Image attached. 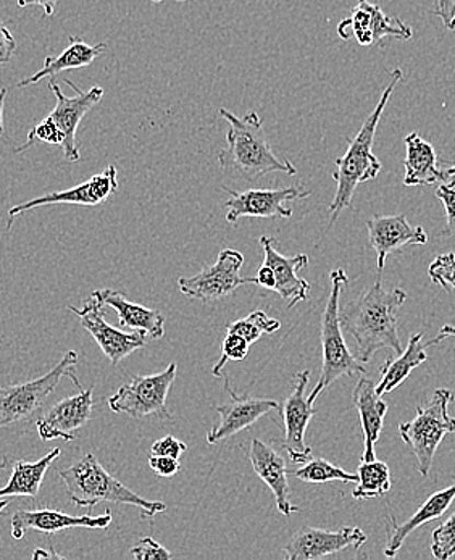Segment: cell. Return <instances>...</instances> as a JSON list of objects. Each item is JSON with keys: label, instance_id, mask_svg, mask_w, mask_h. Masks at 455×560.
Returning <instances> with one entry per match:
<instances>
[{"label": "cell", "instance_id": "2", "mask_svg": "<svg viewBox=\"0 0 455 560\" xmlns=\"http://www.w3.org/2000/svg\"><path fill=\"white\" fill-rule=\"evenodd\" d=\"M404 74L400 68H396L390 73L388 86L383 91L378 104L373 108L372 114L363 121L358 135L354 138H348V149L345 155L336 159V173H332V179L336 182L335 199L329 203V226L335 225L346 209H349L354 199L355 189L362 183L372 182L378 176L382 170V162L373 154V144H375L376 130H378L380 121H382L383 112L393 96L397 84L402 81Z\"/></svg>", "mask_w": 455, "mask_h": 560}, {"label": "cell", "instance_id": "43", "mask_svg": "<svg viewBox=\"0 0 455 560\" xmlns=\"http://www.w3.org/2000/svg\"><path fill=\"white\" fill-rule=\"evenodd\" d=\"M60 0H19L16 2V5L20 7V9H25V7H32L37 5L43 9L44 15L47 16V19H50V16L56 13L57 3H59Z\"/></svg>", "mask_w": 455, "mask_h": 560}, {"label": "cell", "instance_id": "39", "mask_svg": "<svg viewBox=\"0 0 455 560\" xmlns=\"http://www.w3.org/2000/svg\"><path fill=\"white\" fill-rule=\"evenodd\" d=\"M186 451H188V444L176 440V438L172 436V434L155 441L151 447V454H154V456H168L175 457V459H179V457H182Z\"/></svg>", "mask_w": 455, "mask_h": 560}, {"label": "cell", "instance_id": "3", "mask_svg": "<svg viewBox=\"0 0 455 560\" xmlns=\"http://www.w3.org/2000/svg\"><path fill=\"white\" fill-rule=\"evenodd\" d=\"M228 121L226 148L219 154V164L225 172H237L243 178L256 182L268 173L295 175L298 168L290 161H281L265 138L264 125L257 112H247L243 118L220 108Z\"/></svg>", "mask_w": 455, "mask_h": 560}, {"label": "cell", "instance_id": "20", "mask_svg": "<svg viewBox=\"0 0 455 560\" xmlns=\"http://www.w3.org/2000/svg\"><path fill=\"white\" fill-rule=\"evenodd\" d=\"M370 246L376 253L378 270L383 271L390 254L406 246H422L428 243L422 226L410 225L406 215H375L366 222Z\"/></svg>", "mask_w": 455, "mask_h": 560}, {"label": "cell", "instance_id": "26", "mask_svg": "<svg viewBox=\"0 0 455 560\" xmlns=\"http://www.w3.org/2000/svg\"><path fill=\"white\" fill-rule=\"evenodd\" d=\"M441 341H444V338L440 335H438V338L431 339V341H423V332L410 336L406 351L397 354L396 359H388L385 365L382 366V370H380V382L376 385V393L383 397L399 388L412 375L413 370L419 369L422 363L428 361L427 349Z\"/></svg>", "mask_w": 455, "mask_h": 560}, {"label": "cell", "instance_id": "18", "mask_svg": "<svg viewBox=\"0 0 455 560\" xmlns=\"http://www.w3.org/2000/svg\"><path fill=\"white\" fill-rule=\"evenodd\" d=\"M93 388L80 389L78 395L60 400L50 407L36 422L37 433L43 441H74V433L83 429L93 417Z\"/></svg>", "mask_w": 455, "mask_h": 560}, {"label": "cell", "instance_id": "52", "mask_svg": "<svg viewBox=\"0 0 455 560\" xmlns=\"http://www.w3.org/2000/svg\"><path fill=\"white\" fill-rule=\"evenodd\" d=\"M447 30H450V32H454V30H455V19L453 20V22H451L450 28H447Z\"/></svg>", "mask_w": 455, "mask_h": 560}, {"label": "cell", "instance_id": "44", "mask_svg": "<svg viewBox=\"0 0 455 560\" xmlns=\"http://www.w3.org/2000/svg\"><path fill=\"white\" fill-rule=\"evenodd\" d=\"M256 278L257 284L267 288V290L273 291L275 287H277V278H275L273 270L268 265H261Z\"/></svg>", "mask_w": 455, "mask_h": 560}, {"label": "cell", "instance_id": "12", "mask_svg": "<svg viewBox=\"0 0 455 560\" xmlns=\"http://www.w3.org/2000/svg\"><path fill=\"white\" fill-rule=\"evenodd\" d=\"M338 36L349 40L354 37L360 46H375L386 37L394 39H412L413 32L407 23L397 16H388L380 5L369 0H358L351 15L338 25Z\"/></svg>", "mask_w": 455, "mask_h": 560}, {"label": "cell", "instance_id": "31", "mask_svg": "<svg viewBox=\"0 0 455 560\" xmlns=\"http://www.w3.org/2000/svg\"><path fill=\"white\" fill-rule=\"evenodd\" d=\"M294 477L304 483L325 485L331 481H342V483H358L359 477L354 474H349L345 468L331 464V462L322 459L308 460L304 467L294 470Z\"/></svg>", "mask_w": 455, "mask_h": 560}, {"label": "cell", "instance_id": "27", "mask_svg": "<svg viewBox=\"0 0 455 560\" xmlns=\"http://www.w3.org/2000/svg\"><path fill=\"white\" fill-rule=\"evenodd\" d=\"M404 144H406L404 186H433L447 182L443 170L440 168L433 144L424 141L419 132L407 135L404 138Z\"/></svg>", "mask_w": 455, "mask_h": 560}, {"label": "cell", "instance_id": "21", "mask_svg": "<svg viewBox=\"0 0 455 560\" xmlns=\"http://www.w3.org/2000/svg\"><path fill=\"white\" fill-rule=\"evenodd\" d=\"M260 246L264 249V264L273 270L277 278L275 293L283 299L288 308H293L299 302L307 301L311 294V283L298 277L301 268L307 267V254H298L294 257H284L278 253L277 240L271 236H260Z\"/></svg>", "mask_w": 455, "mask_h": 560}, {"label": "cell", "instance_id": "6", "mask_svg": "<svg viewBox=\"0 0 455 560\" xmlns=\"http://www.w3.org/2000/svg\"><path fill=\"white\" fill-rule=\"evenodd\" d=\"M453 400V392L446 388L436 389L430 402L417 407L412 420L399 425L400 438L416 456L422 477L430 475L431 465L443 438L455 433V419L450 413Z\"/></svg>", "mask_w": 455, "mask_h": 560}, {"label": "cell", "instance_id": "34", "mask_svg": "<svg viewBox=\"0 0 455 560\" xmlns=\"http://www.w3.org/2000/svg\"><path fill=\"white\" fill-rule=\"evenodd\" d=\"M431 555L438 560H450L455 556V512L440 525L431 536Z\"/></svg>", "mask_w": 455, "mask_h": 560}, {"label": "cell", "instance_id": "36", "mask_svg": "<svg viewBox=\"0 0 455 560\" xmlns=\"http://www.w3.org/2000/svg\"><path fill=\"white\" fill-rule=\"evenodd\" d=\"M63 139H66L63 138V132L57 127L56 121L47 117L28 132V139H26L25 144L22 148H16L15 152L26 151V149L33 148L36 142H46V144L60 145L62 148Z\"/></svg>", "mask_w": 455, "mask_h": 560}, {"label": "cell", "instance_id": "47", "mask_svg": "<svg viewBox=\"0 0 455 560\" xmlns=\"http://www.w3.org/2000/svg\"><path fill=\"white\" fill-rule=\"evenodd\" d=\"M440 336H443L444 339L455 338V327L453 325H444L440 330Z\"/></svg>", "mask_w": 455, "mask_h": 560}, {"label": "cell", "instance_id": "38", "mask_svg": "<svg viewBox=\"0 0 455 560\" xmlns=\"http://www.w3.org/2000/svg\"><path fill=\"white\" fill-rule=\"evenodd\" d=\"M434 196L444 203L446 209L447 230L455 234V179L440 183Z\"/></svg>", "mask_w": 455, "mask_h": 560}, {"label": "cell", "instance_id": "25", "mask_svg": "<svg viewBox=\"0 0 455 560\" xmlns=\"http://www.w3.org/2000/svg\"><path fill=\"white\" fill-rule=\"evenodd\" d=\"M454 501L455 481L451 483L450 487L444 488V490L431 494L430 498L427 499V502L420 505L419 511H417L409 521L404 522V524H396L394 518L390 517L388 542H386L385 546L386 558H394V556L399 552V549L402 548L404 541H406L417 528L422 527L424 524H430V522L436 521V518L443 517V515L450 511Z\"/></svg>", "mask_w": 455, "mask_h": 560}, {"label": "cell", "instance_id": "35", "mask_svg": "<svg viewBox=\"0 0 455 560\" xmlns=\"http://www.w3.org/2000/svg\"><path fill=\"white\" fill-rule=\"evenodd\" d=\"M431 281L451 293L455 291V254H440L428 268Z\"/></svg>", "mask_w": 455, "mask_h": 560}, {"label": "cell", "instance_id": "8", "mask_svg": "<svg viewBox=\"0 0 455 560\" xmlns=\"http://www.w3.org/2000/svg\"><path fill=\"white\" fill-rule=\"evenodd\" d=\"M176 372L178 365L172 362L163 372L155 375L132 376L127 385L108 397V407L112 412L127 413L136 420L148 417L172 419V412L166 407V397L175 383Z\"/></svg>", "mask_w": 455, "mask_h": 560}, {"label": "cell", "instance_id": "46", "mask_svg": "<svg viewBox=\"0 0 455 560\" xmlns=\"http://www.w3.org/2000/svg\"><path fill=\"white\" fill-rule=\"evenodd\" d=\"M33 558L34 559H49V558H54V559H63V556H60V555H57L56 551H50V552H47V551H44V549H37V551H34V555H33Z\"/></svg>", "mask_w": 455, "mask_h": 560}, {"label": "cell", "instance_id": "28", "mask_svg": "<svg viewBox=\"0 0 455 560\" xmlns=\"http://www.w3.org/2000/svg\"><path fill=\"white\" fill-rule=\"evenodd\" d=\"M107 44L101 43L96 46L84 43L80 37L70 36V44L59 56H49L44 60V66L33 77L16 83V88L32 86L43 81L44 78H56L62 71L78 70V68L90 67L97 57L107 52Z\"/></svg>", "mask_w": 455, "mask_h": 560}, {"label": "cell", "instance_id": "29", "mask_svg": "<svg viewBox=\"0 0 455 560\" xmlns=\"http://www.w3.org/2000/svg\"><path fill=\"white\" fill-rule=\"evenodd\" d=\"M60 454H62V450L56 447L43 459L36 462L16 460L13 464L9 481H7L5 487L0 488V499L19 498V495L36 499L40 487H43L47 470L54 462L59 459Z\"/></svg>", "mask_w": 455, "mask_h": 560}, {"label": "cell", "instance_id": "40", "mask_svg": "<svg viewBox=\"0 0 455 560\" xmlns=\"http://www.w3.org/2000/svg\"><path fill=\"white\" fill-rule=\"evenodd\" d=\"M149 467H151V470H154L159 477L163 478L175 477V475L179 474V470H182L179 459L168 456H154V454H151V457H149Z\"/></svg>", "mask_w": 455, "mask_h": 560}, {"label": "cell", "instance_id": "22", "mask_svg": "<svg viewBox=\"0 0 455 560\" xmlns=\"http://www.w3.org/2000/svg\"><path fill=\"white\" fill-rule=\"evenodd\" d=\"M249 460L257 477L270 488L277 501L280 514L293 515L299 512L298 505L291 502L290 480H288L287 462L270 444L254 438L250 441Z\"/></svg>", "mask_w": 455, "mask_h": 560}, {"label": "cell", "instance_id": "5", "mask_svg": "<svg viewBox=\"0 0 455 560\" xmlns=\"http://www.w3.org/2000/svg\"><path fill=\"white\" fill-rule=\"evenodd\" d=\"M331 280V291H329L328 301L322 314L320 320V341H322V370L318 376L317 385L314 386L307 395L308 402L314 406L318 396L328 388L331 383L341 376L365 375L366 369L363 363L349 351L342 336L341 312H339V301H341L342 291L349 284V277L345 268H336L329 275Z\"/></svg>", "mask_w": 455, "mask_h": 560}, {"label": "cell", "instance_id": "17", "mask_svg": "<svg viewBox=\"0 0 455 560\" xmlns=\"http://www.w3.org/2000/svg\"><path fill=\"white\" fill-rule=\"evenodd\" d=\"M225 392L230 393L231 400L228 404H219V406L213 407L219 412L220 420L207 433V443L209 444L220 443V441H225L228 438L241 433V431L250 429L254 423L259 422L261 417L281 407L273 399L249 395L237 396L231 389L228 378H225Z\"/></svg>", "mask_w": 455, "mask_h": 560}, {"label": "cell", "instance_id": "37", "mask_svg": "<svg viewBox=\"0 0 455 560\" xmlns=\"http://www.w3.org/2000/svg\"><path fill=\"white\" fill-rule=\"evenodd\" d=\"M131 556L136 560H170L173 559L172 552L168 549L163 548L162 545H159L154 538L151 536H145V538L139 539L131 549Z\"/></svg>", "mask_w": 455, "mask_h": 560}, {"label": "cell", "instance_id": "15", "mask_svg": "<svg viewBox=\"0 0 455 560\" xmlns=\"http://www.w3.org/2000/svg\"><path fill=\"white\" fill-rule=\"evenodd\" d=\"M118 191L117 166L108 165L104 172L91 176L88 182L66 189V191L50 192L40 198L26 200L9 210L7 219V231L12 230L13 220L22 213L44 206H59V203H71V206L96 207L107 202L112 195Z\"/></svg>", "mask_w": 455, "mask_h": 560}, {"label": "cell", "instance_id": "45", "mask_svg": "<svg viewBox=\"0 0 455 560\" xmlns=\"http://www.w3.org/2000/svg\"><path fill=\"white\" fill-rule=\"evenodd\" d=\"M7 100V88L0 90V136L5 135V128H3V107H5Z\"/></svg>", "mask_w": 455, "mask_h": 560}, {"label": "cell", "instance_id": "48", "mask_svg": "<svg viewBox=\"0 0 455 560\" xmlns=\"http://www.w3.org/2000/svg\"><path fill=\"white\" fill-rule=\"evenodd\" d=\"M10 505V498L0 499V514L5 512V509Z\"/></svg>", "mask_w": 455, "mask_h": 560}, {"label": "cell", "instance_id": "19", "mask_svg": "<svg viewBox=\"0 0 455 560\" xmlns=\"http://www.w3.org/2000/svg\"><path fill=\"white\" fill-rule=\"evenodd\" d=\"M110 512L93 517V515H68L49 508L33 509V511L19 509L10 521L12 536L15 539H23L28 532L56 535L70 528L105 529L110 527Z\"/></svg>", "mask_w": 455, "mask_h": 560}, {"label": "cell", "instance_id": "33", "mask_svg": "<svg viewBox=\"0 0 455 560\" xmlns=\"http://www.w3.org/2000/svg\"><path fill=\"white\" fill-rule=\"evenodd\" d=\"M250 345L236 332H226L225 341L222 346V358L213 365L212 375L215 378H222V370L228 362H241L249 354Z\"/></svg>", "mask_w": 455, "mask_h": 560}, {"label": "cell", "instance_id": "7", "mask_svg": "<svg viewBox=\"0 0 455 560\" xmlns=\"http://www.w3.org/2000/svg\"><path fill=\"white\" fill-rule=\"evenodd\" d=\"M77 352L68 351L62 361L49 370L46 375L32 380V382L0 388V430L13 425V423L32 419L34 413L44 406L47 397L56 392L62 378H70L78 389H83L77 375Z\"/></svg>", "mask_w": 455, "mask_h": 560}, {"label": "cell", "instance_id": "14", "mask_svg": "<svg viewBox=\"0 0 455 560\" xmlns=\"http://www.w3.org/2000/svg\"><path fill=\"white\" fill-rule=\"evenodd\" d=\"M308 382H311V370L295 373L293 392L280 407L284 422L283 447L294 464H305L312 456V447L305 440V433L317 410L307 399Z\"/></svg>", "mask_w": 455, "mask_h": 560}, {"label": "cell", "instance_id": "30", "mask_svg": "<svg viewBox=\"0 0 455 560\" xmlns=\"http://www.w3.org/2000/svg\"><path fill=\"white\" fill-rule=\"evenodd\" d=\"M358 487L352 491V498L363 499L382 498L389 493L390 470L388 464L380 460H362L358 468Z\"/></svg>", "mask_w": 455, "mask_h": 560}, {"label": "cell", "instance_id": "24", "mask_svg": "<svg viewBox=\"0 0 455 560\" xmlns=\"http://www.w3.org/2000/svg\"><path fill=\"white\" fill-rule=\"evenodd\" d=\"M352 400L358 409L360 425H362L363 438H365L362 460H375V444L382 436L385 417L388 413V404L376 393L375 383L369 378L359 380Z\"/></svg>", "mask_w": 455, "mask_h": 560}, {"label": "cell", "instance_id": "50", "mask_svg": "<svg viewBox=\"0 0 455 560\" xmlns=\"http://www.w3.org/2000/svg\"><path fill=\"white\" fill-rule=\"evenodd\" d=\"M151 2L161 3L163 0H151ZM176 2H186V0H176ZM196 2H202V0H196Z\"/></svg>", "mask_w": 455, "mask_h": 560}, {"label": "cell", "instance_id": "10", "mask_svg": "<svg viewBox=\"0 0 455 560\" xmlns=\"http://www.w3.org/2000/svg\"><path fill=\"white\" fill-rule=\"evenodd\" d=\"M223 191L230 195L226 200V222L234 225L237 220L244 217L253 219H291L293 209L284 206L291 200L311 198V189H305L301 183L287 188L277 189H249V191L237 192L222 186Z\"/></svg>", "mask_w": 455, "mask_h": 560}, {"label": "cell", "instance_id": "49", "mask_svg": "<svg viewBox=\"0 0 455 560\" xmlns=\"http://www.w3.org/2000/svg\"><path fill=\"white\" fill-rule=\"evenodd\" d=\"M444 176H446V179L454 178L455 176V164L453 166H450V168L443 170Z\"/></svg>", "mask_w": 455, "mask_h": 560}, {"label": "cell", "instance_id": "32", "mask_svg": "<svg viewBox=\"0 0 455 560\" xmlns=\"http://www.w3.org/2000/svg\"><path fill=\"white\" fill-rule=\"evenodd\" d=\"M280 328V320L268 317L265 312L256 311L247 315L246 318H240V320L228 325L226 332H236V335L243 336L249 345H254L259 341L261 336L271 335Z\"/></svg>", "mask_w": 455, "mask_h": 560}, {"label": "cell", "instance_id": "4", "mask_svg": "<svg viewBox=\"0 0 455 560\" xmlns=\"http://www.w3.org/2000/svg\"><path fill=\"white\" fill-rule=\"evenodd\" d=\"M59 475L66 483L70 501L78 508L91 511L98 502H115L139 509L142 518H154L166 511L165 502L149 501L112 477L94 454H86L71 467L62 468Z\"/></svg>", "mask_w": 455, "mask_h": 560}, {"label": "cell", "instance_id": "1", "mask_svg": "<svg viewBox=\"0 0 455 560\" xmlns=\"http://www.w3.org/2000/svg\"><path fill=\"white\" fill-rule=\"evenodd\" d=\"M406 301V291L399 288L385 290L378 278L359 301L351 302L345 308L341 327L354 338L358 348L355 358L360 362L369 363L382 349H390L396 354L404 351L397 324L399 308Z\"/></svg>", "mask_w": 455, "mask_h": 560}, {"label": "cell", "instance_id": "51", "mask_svg": "<svg viewBox=\"0 0 455 560\" xmlns=\"http://www.w3.org/2000/svg\"><path fill=\"white\" fill-rule=\"evenodd\" d=\"M7 465H9V460H7V459L0 460V468H2V470H3V468L7 467Z\"/></svg>", "mask_w": 455, "mask_h": 560}, {"label": "cell", "instance_id": "9", "mask_svg": "<svg viewBox=\"0 0 455 560\" xmlns=\"http://www.w3.org/2000/svg\"><path fill=\"white\" fill-rule=\"evenodd\" d=\"M244 256L237 250L225 249L210 267H203L195 277L179 278V291L195 301H219L233 294L244 284H257V278L241 277Z\"/></svg>", "mask_w": 455, "mask_h": 560}, {"label": "cell", "instance_id": "13", "mask_svg": "<svg viewBox=\"0 0 455 560\" xmlns=\"http://www.w3.org/2000/svg\"><path fill=\"white\" fill-rule=\"evenodd\" d=\"M77 96L70 97L63 94L62 88L57 83L56 78H50L49 88L56 96V107L50 112L49 117L56 121L57 127L63 132V155L68 162H80L81 154L78 148L77 132L88 112L93 110L94 105L104 97V90L101 86H93L90 91H81L70 80H63Z\"/></svg>", "mask_w": 455, "mask_h": 560}, {"label": "cell", "instance_id": "23", "mask_svg": "<svg viewBox=\"0 0 455 560\" xmlns=\"http://www.w3.org/2000/svg\"><path fill=\"white\" fill-rule=\"evenodd\" d=\"M93 296L102 305H107L117 312L120 328L142 332L151 339H161L165 335V315L162 312L128 301L124 293L110 288L94 291Z\"/></svg>", "mask_w": 455, "mask_h": 560}, {"label": "cell", "instance_id": "16", "mask_svg": "<svg viewBox=\"0 0 455 560\" xmlns=\"http://www.w3.org/2000/svg\"><path fill=\"white\" fill-rule=\"evenodd\" d=\"M366 542V535L358 527H346L338 532L302 527L284 546L287 560H314L338 555L348 548L360 549Z\"/></svg>", "mask_w": 455, "mask_h": 560}, {"label": "cell", "instance_id": "11", "mask_svg": "<svg viewBox=\"0 0 455 560\" xmlns=\"http://www.w3.org/2000/svg\"><path fill=\"white\" fill-rule=\"evenodd\" d=\"M68 311L73 312L80 318L81 327L96 339L98 348L114 366H117L132 352L144 348L148 342V336L142 332H127L107 324L104 317V305L93 294L88 301H84L83 307L78 308L70 305Z\"/></svg>", "mask_w": 455, "mask_h": 560}, {"label": "cell", "instance_id": "42", "mask_svg": "<svg viewBox=\"0 0 455 560\" xmlns=\"http://www.w3.org/2000/svg\"><path fill=\"white\" fill-rule=\"evenodd\" d=\"M434 15L441 19L446 28H450L451 22L455 19V0H436Z\"/></svg>", "mask_w": 455, "mask_h": 560}, {"label": "cell", "instance_id": "41", "mask_svg": "<svg viewBox=\"0 0 455 560\" xmlns=\"http://www.w3.org/2000/svg\"><path fill=\"white\" fill-rule=\"evenodd\" d=\"M16 52V39L0 19V66H5Z\"/></svg>", "mask_w": 455, "mask_h": 560}]
</instances>
